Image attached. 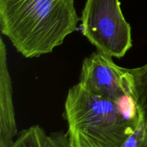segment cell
<instances>
[{"label":"cell","mask_w":147,"mask_h":147,"mask_svg":"<svg viewBox=\"0 0 147 147\" xmlns=\"http://www.w3.org/2000/svg\"><path fill=\"white\" fill-rule=\"evenodd\" d=\"M74 0H0V30L26 58L52 53L77 29Z\"/></svg>","instance_id":"1"},{"label":"cell","mask_w":147,"mask_h":147,"mask_svg":"<svg viewBox=\"0 0 147 147\" xmlns=\"http://www.w3.org/2000/svg\"><path fill=\"white\" fill-rule=\"evenodd\" d=\"M67 135L73 147H121L137 127L119 101L93 94L80 83L69 90L65 104Z\"/></svg>","instance_id":"2"},{"label":"cell","mask_w":147,"mask_h":147,"mask_svg":"<svg viewBox=\"0 0 147 147\" xmlns=\"http://www.w3.org/2000/svg\"><path fill=\"white\" fill-rule=\"evenodd\" d=\"M81 22L83 35L98 51L121 58L131 48V28L120 0H87Z\"/></svg>","instance_id":"3"},{"label":"cell","mask_w":147,"mask_h":147,"mask_svg":"<svg viewBox=\"0 0 147 147\" xmlns=\"http://www.w3.org/2000/svg\"><path fill=\"white\" fill-rule=\"evenodd\" d=\"M80 83L93 94L114 101L134 95L131 69L117 65L111 56L98 50L83 60Z\"/></svg>","instance_id":"4"},{"label":"cell","mask_w":147,"mask_h":147,"mask_svg":"<svg viewBox=\"0 0 147 147\" xmlns=\"http://www.w3.org/2000/svg\"><path fill=\"white\" fill-rule=\"evenodd\" d=\"M17 134L12 101L11 79L8 70L7 50L0 39V147H11Z\"/></svg>","instance_id":"5"},{"label":"cell","mask_w":147,"mask_h":147,"mask_svg":"<svg viewBox=\"0 0 147 147\" xmlns=\"http://www.w3.org/2000/svg\"><path fill=\"white\" fill-rule=\"evenodd\" d=\"M134 78L133 98L138 111L147 126V64L131 69Z\"/></svg>","instance_id":"6"},{"label":"cell","mask_w":147,"mask_h":147,"mask_svg":"<svg viewBox=\"0 0 147 147\" xmlns=\"http://www.w3.org/2000/svg\"><path fill=\"white\" fill-rule=\"evenodd\" d=\"M47 137L45 131L34 125L20 132L11 147H46Z\"/></svg>","instance_id":"7"},{"label":"cell","mask_w":147,"mask_h":147,"mask_svg":"<svg viewBox=\"0 0 147 147\" xmlns=\"http://www.w3.org/2000/svg\"><path fill=\"white\" fill-rule=\"evenodd\" d=\"M121 147H147V126L142 116L136 129Z\"/></svg>","instance_id":"8"},{"label":"cell","mask_w":147,"mask_h":147,"mask_svg":"<svg viewBox=\"0 0 147 147\" xmlns=\"http://www.w3.org/2000/svg\"><path fill=\"white\" fill-rule=\"evenodd\" d=\"M46 147H73L67 133L63 131L51 133L47 137Z\"/></svg>","instance_id":"9"}]
</instances>
